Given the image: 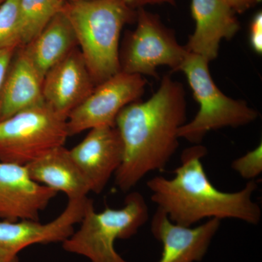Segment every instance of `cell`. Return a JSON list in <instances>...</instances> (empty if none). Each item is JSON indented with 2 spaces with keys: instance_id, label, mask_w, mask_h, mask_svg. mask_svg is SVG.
<instances>
[{
  "instance_id": "6da1fadb",
  "label": "cell",
  "mask_w": 262,
  "mask_h": 262,
  "mask_svg": "<svg viewBox=\"0 0 262 262\" xmlns=\"http://www.w3.org/2000/svg\"><path fill=\"white\" fill-rule=\"evenodd\" d=\"M186 122L185 91L169 75L149 99L125 106L115 121L123 146L117 187L127 192L146 174L163 170L178 149L179 130Z\"/></svg>"
},
{
  "instance_id": "7a4b0ae2",
  "label": "cell",
  "mask_w": 262,
  "mask_h": 262,
  "mask_svg": "<svg viewBox=\"0 0 262 262\" xmlns=\"http://www.w3.org/2000/svg\"><path fill=\"white\" fill-rule=\"evenodd\" d=\"M206 154V148L201 144L184 150L173 178L155 177L147 182L151 201L172 222L184 227L205 219H233L258 225L261 208L252 200L256 183L250 181L238 192L219 190L203 168L201 160Z\"/></svg>"
},
{
  "instance_id": "3957f363",
  "label": "cell",
  "mask_w": 262,
  "mask_h": 262,
  "mask_svg": "<svg viewBox=\"0 0 262 262\" xmlns=\"http://www.w3.org/2000/svg\"><path fill=\"white\" fill-rule=\"evenodd\" d=\"M63 12L72 29L95 85L121 72L120 39L122 28L136 18L125 0L65 3Z\"/></svg>"
},
{
  "instance_id": "277c9868",
  "label": "cell",
  "mask_w": 262,
  "mask_h": 262,
  "mask_svg": "<svg viewBox=\"0 0 262 262\" xmlns=\"http://www.w3.org/2000/svg\"><path fill=\"white\" fill-rule=\"evenodd\" d=\"M148 219L149 209L139 192L130 193L125 206L118 209L106 207L103 211L96 212L91 201L80 228L62 243L63 248L91 262H129L117 252L115 241L135 235Z\"/></svg>"
},
{
  "instance_id": "5b68a950",
  "label": "cell",
  "mask_w": 262,
  "mask_h": 262,
  "mask_svg": "<svg viewBox=\"0 0 262 262\" xmlns=\"http://www.w3.org/2000/svg\"><path fill=\"white\" fill-rule=\"evenodd\" d=\"M208 64L203 57L188 53L180 70L185 74L200 108L193 120L179 128L178 135L194 144H201L210 131L244 126L258 117V112L246 101L228 97L220 91Z\"/></svg>"
},
{
  "instance_id": "8992f818",
  "label": "cell",
  "mask_w": 262,
  "mask_h": 262,
  "mask_svg": "<svg viewBox=\"0 0 262 262\" xmlns=\"http://www.w3.org/2000/svg\"><path fill=\"white\" fill-rule=\"evenodd\" d=\"M67 118L46 103L0 121V161L27 165L64 146Z\"/></svg>"
},
{
  "instance_id": "52a82bcc",
  "label": "cell",
  "mask_w": 262,
  "mask_h": 262,
  "mask_svg": "<svg viewBox=\"0 0 262 262\" xmlns=\"http://www.w3.org/2000/svg\"><path fill=\"white\" fill-rule=\"evenodd\" d=\"M136 22L135 30L127 34L120 52L121 72L158 79L157 70L160 66L180 71L188 52L179 44L173 31L144 8L138 9Z\"/></svg>"
},
{
  "instance_id": "ba28073f",
  "label": "cell",
  "mask_w": 262,
  "mask_h": 262,
  "mask_svg": "<svg viewBox=\"0 0 262 262\" xmlns=\"http://www.w3.org/2000/svg\"><path fill=\"white\" fill-rule=\"evenodd\" d=\"M146 85L143 76L123 72L96 85L83 102L69 115L70 136L95 127L115 126L117 115L127 105L140 100Z\"/></svg>"
},
{
  "instance_id": "9c48e42d",
  "label": "cell",
  "mask_w": 262,
  "mask_h": 262,
  "mask_svg": "<svg viewBox=\"0 0 262 262\" xmlns=\"http://www.w3.org/2000/svg\"><path fill=\"white\" fill-rule=\"evenodd\" d=\"M91 201L88 196L69 200L61 214L47 224L39 221L0 222V262H18V253L34 244L63 243L75 232Z\"/></svg>"
},
{
  "instance_id": "30bf717a",
  "label": "cell",
  "mask_w": 262,
  "mask_h": 262,
  "mask_svg": "<svg viewBox=\"0 0 262 262\" xmlns=\"http://www.w3.org/2000/svg\"><path fill=\"white\" fill-rule=\"evenodd\" d=\"M58 194L33 180L26 165L0 161V219L39 221V213Z\"/></svg>"
},
{
  "instance_id": "8fae6325",
  "label": "cell",
  "mask_w": 262,
  "mask_h": 262,
  "mask_svg": "<svg viewBox=\"0 0 262 262\" xmlns=\"http://www.w3.org/2000/svg\"><path fill=\"white\" fill-rule=\"evenodd\" d=\"M70 152L89 182L91 192L100 194L122 163L123 146L116 127H98L89 130Z\"/></svg>"
},
{
  "instance_id": "7c38bea8",
  "label": "cell",
  "mask_w": 262,
  "mask_h": 262,
  "mask_svg": "<svg viewBox=\"0 0 262 262\" xmlns=\"http://www.w3.org/2000/svg\"><path fill=\"white\" fill-rule=\"evenodd\" d=\"M95 87L80 50L77 47L44 76V102L53 111L68 118Z\"/></svg>"
},
{
  "instance_id": "4fadbf2b",
  "label": "cell",
  "mask_w": 262,
  "mask_h": 262,
  "mask_svg": "<svg viewBox=\"0 0 262 262\" xmlns=\"http://www.w3.org/2000/svg\"><path fill=\"white\" fill-rule=\"evenodd\" d=\"M220 225L221 220L210 219L198 227H184L172 222L158 208L151 220V229L155 238L163 244L158 262L201 261Z\"/></svg>"
},
{
  "instance_id": "5bb4252c",
  "label": "cell",
  "mask_w": 262,
  "mask_h": 262,
  "mask_svg": "<svg viewBox=\"0 0 262 262\" xmlns=\"http://www.w3.org/2000/svg\"><path fill=\"white\" fill-rule=\"evenodd\" d=\"M191 13L195 29L184 48L210 63L218 57L221 42L238 32L236 13L222 0H192Z\"/></svg>"
},
{
  "instance_id": "9a60e30c",
  "label": "cell",
  "mask_w": 262,
  "mask_h": 262,
  "mask_svg": "<svg viewBox=\"0 0 262 262\" xmlns=\"http://www.w3.org/2000/svg\"><path fill=\"white\" fill-rule=\"evenodd\" d=\"M42 82V75L24 48H18L10 62L0 93V121L44 103Z\"/></svg>"
},
{
  "instance_id": "2e32d148",
  "label": "cell",
  "mask_w": 262,
  "mask_h": 262,
  "mask_svg": "<svg viewBox=\"0 0 262 262\" xmlns=\"http://www.w3.org/2000/svg\"><path fill=\"white\" fill-rule=\"evenodd\" d=\"M26 166L33 180L57 192L64 193L69 200L85 198L91 192L89 182L64 146L52 150Z\"/></svg>"
},
{
  "instance_id": "e0dca14e",
  "label": "cell",
  "mask_w": 262,
  "mask_h": 262,
  "mask_svg": "<svg viewBox=\"0 0 262 262\" xmlns=\"http://www.w3.org/2000/svg\"><path fill=\"white\" fill-rule=\"evenodd\" d=\"M77 47L75 33L62 10L32 42L22 48L44 78L52 67Z\"/></svg>"
},
{
  "instance_id": "ac0fdd59",
  "label": "cell",
  "mask_w": 262,
  "mask_h": 262,
  "mask_svg": "<svg viewBox=\"0 0 262 262\" xmlns=\"http://www.w3.org/2000/svg\"><path fill=\"white\" fill-rule=\"evenodd\" d=\"M62 0H20L18 45L24 47L32 42L52 19L63 10Z\"/></svg>"
},
{
  "instance_id": "d6986e66",
  "label": "cell",
  "mask_w": 262,
  "mask_h": 262,
  "mask_svg": "<svg viewBox=\"0 0 262 262\" xmlns=\"http://www.w3.org/2000/svg\"><path fill=\"white\" fill-rule=\"evenodd\" d=\"M20 0H4L0 5V51L19 48L18 19Z\"/></svg>"
},
{
  "instance_id": "ffe728a7",
  "label": "cell",
  "mask_w": 262,
  "mask_h": 262,
  "mask_svg": "<svg viewBox=\"0 0 262 262\" xmlns=\"http://www.w3.org/2000/svg\"><path fill=\"white\" fill-rule=\"evenodd\" d=\"M232 168L241 176L248 180L259 177L262 172V144L254 149L248 151L244 156L234 160Z\"/></svg>"
},
{
  "instance_id": "44dd1931",
  "label": "cell",
  "mask_w": 262,
  "mask_h": 262,
  "mask_svg": "<svg viewBox=\"0 0 262 262\" xmlns=\"http://www.w3.org/2000/svg\"><path fill=\"white\" fill-rule=\"evenodd\" d=\"M250 44L258 54L262 53V13L255 14L250 25Z\"/></svg>"
},
{
  "instance_id": "7402d4cb",
  "label": "cell",
  "mask_w": 262,
  "mask_h": 262,
  "mask_svg": "<svg viewBox=\"0 0 262 262\" xmlns=\"http://www.w3.org/2000/svg\"><path fill=\"white\" fill-rule=\"evenodd\" d=\"M18 48L10 47L0 51V93L4 82L5 76L15 51Z\"/></svg>"
},
{
  "instance_id": "603a6c76",
  "label": "cell",
  "mask_w": 262,
  "mask_h": 262,
  "mask_svg": "<svg viewBox=\"0 0 262 262\" xmlns=\"http://www.w3.org/2000/svg\"><path fill=\"white\" fill-rule=\"evenodd\" d=\"M235 13H242L252 8L261 0H222Z\"/></svg>"
},
{
  "instance_id": "cb8c5ba5",
  "label": "cell",
  "mask_w": 262,
  "mask_h": 262,
  "mask_svg": "<svg viewBox=\"0 0 262 262\" xmlns=\"http://www.w3.org/2000/svg\"><path fill=\"white\" fill-rule=\"evenodd\" d=\"M125 1L133 9L134 8L139 9V8H144L146 5H176V0H125Z\"/></svg>"
},
{
  "instance_id": "d4e9b609",
  "label": "cell",
  "mask_w": 262,
  "mask_h": 262,
  "mask_svg": "<svg viewBox=\"0 0 262 262\" xmlns=\"http://www.w3.org/2000/svg\"><path fill=\"white\" fill-rule=\"evenodd\" d=\"M64 3H78V2L91 1V0H62Z\"/></svg>"
},
{
  "instance_id": "484cf974",
  "label": "cell",
  "mask_w": 262,
  "mask_h": 262,
  "mask_svg": "<svg viewBox=\"0 0 262 262\" xmlns=\"http://www.w3.org/2000/svg\"><path fill=\"white\" fill-rule=\"evenodd\" d=\"M3 1H4V0H0V5H1V3H3Z\"/></svg>"
}]
</instances>
